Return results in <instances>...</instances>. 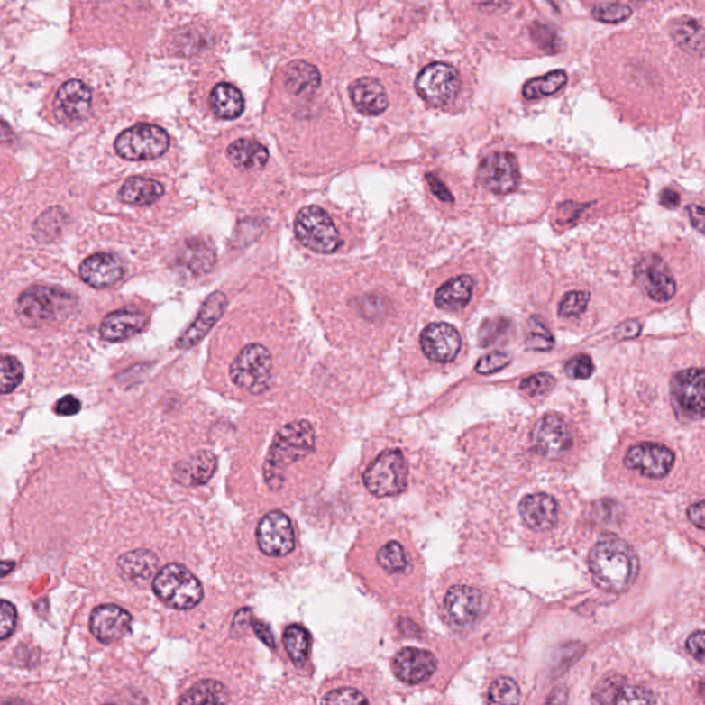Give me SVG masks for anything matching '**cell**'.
Listing matches in <instances>:
<instances>
[{"mask_svg":"<svg viewBox=\"0 0 705 705\" xmlns=\"http://www.w3.org/2000/svg\"><path fill=\"white\" fill-rule=\"evenodd\" d=\"M210 106L219 119H237L244 112V96L233 85L219 83L211 91Z\"/></svg>","mask_w":705,"mask_h":705,"instance_id":"32","label":"cell"},{"mask_svg":"<svg viewBox=\"0 0 705 705\" xmlns=\"http://www.w3.org/2000/svg\"><path fill=\"white\" fill-rule=\"evenodd\" d=\"M427 182H429V188L430 190H432L433 195L435 196V197L440 198L441 201H445V203H453V196H452V193L449 192L448 188H446V185L444 184L443 181H441L440 179H438L437 175L435 174H427Z\"/></svg>","mask_w":705,"mask_h":705,"instance_id":"51","label":"cell"},{"mask_svg":"<svg viewBox=\"0 0 705 705\" xmlns=\"http://www.w3.org/2000/svg\"><path fill=\"white\" fill-rule=\"evenodd\" d=\"M294 228L298 240L317 254H333L341 245L333 218L317 206L302 208L295 218Z\"/></svg>","mask_w":705,"mask_h":705,"instance_id":"4","label":"cell"},{"mask_svg":"<svg viewBox=\"0 0 705 705\" xmlns=\"http://www.w3.org/2000/svg\"><path fill=\"white\" fill-rule=\"evenodd\" d=\"M508 364H510V356L508 354L503 352H493L478 360L475 370L481 375H490V373L503 370Z\"/></svg>","mask_w":705,"mask_h":705,"instance_id":"46","label":"cell"},{"mask_svg":"<svg viewBox=\"0 0 705 705\" xmlns=\"http://www.w3.org/2000/svg\"><path fill=\"white\" fill-rule=\"evenodd\" d=\"M352 105L365 116H378L388 109L389 98L385 87L373 78H360L350 86Z\"/></svg>","mask_w":705,"mask_h":705,"instance_id":"24","label":"cell"},{"mask_svg":"<svg viewBox=\"0 0 705 705\" xmlns=\"http://www.w3.org/2000/svg\"><path fill=\"white\" fill-rule=\"evenodd\" d=\"M315 429L307 420H297L284 426L274 437L263 467L269 488L280 490L289 464L307 458L315 451Z\"/></svg>","mask_w":705,"mask_h":705,"instance_id":"2","label":"cell"},{"mask_svg":"<svg viewBox=\"0 0 705 705\" xmlns=\"http://www.w3.org/2000/svg\"><path fill=\"white\" fill-rule=\"evenodd\" d=\"M231 378L237 388L251 394L268 390L271 380V356L262 344L252 343L240 352L231 365Z\"/></svg>","mask_w":705,"mask_h":705,"instance_id":"7","label":"cell"},{"mask_svg":"<svg viewBox=\"0 0 705 705\" xmlns=\"http://www.w3.org/2000/svg\"><path fill=\"white\" fill-rule=\"evenodd\" d=\"M284 83L294 96H310L320 87V72L309 62L294 61L284 72Z\"/></svg>","mask_w":705,"mask_h":705,"instance_id":"29","label":"cell"},{"mask_svg":"<svg viewBox=\"0 0 705 705\" xmlns=\"http://www.w3.org/2000/svg\"><path fill=\"white\" fill-rule=\"evenodd\" d=\"M420 98L432 106L451 104L461 90V79L455 68L444 62L427 65L415 83Z\"/></svg>","mask_w":705,"mask_h":705,"instance_id":"9","label":"cell"},{"mask_svg":"<svg viewBox=\"0 0 705 705\" xmlns=\"http://www.w3.org/2000/svg\"><path fill=\"white\" fill-rule=\"evenodd\" d=\"M163 193V185L156 179L133 177L123 185L119 198L125 205L151 206L156 203Z\"/></svg>","mask_w":705,"mask_h":705,"instance_id":"31","label":"cell"},{"mask_svg":"<svg viewBox=\"0 0 705 705\" xmlns=\"http://www.w3.org/2000/svg\"><path fill=\"white\" fill-rule=\"evenodd\" d=\"M158 555L149 550H134L123 554L117 561L123 576L133 581H146L158 573Z\"/></svg>","mask_w":705,"mask_h":705,"instance_id":"30","label":"cell"},{"mask_svg":"<svg viewBox=\"0 0 705 705\" xmlns=\"http://www.w3.org/2000/svg\"><path fill=\"white\" fill-rule=\"evenodd\" d=\"M673 36L679 46L685 47V49L691 50V51H697L700 53L702 51V44H704V33H702L701 23H697L696 20H691V18H681L673 23Z\"/></svg>","mask_w":705,"mask_h":705,"instance_id":"36","label":"cell"},{"mask_svg":"<svg viewBox=\"0 0 705 705\" xmlns=\"http://www.w3.org/2000/svg\"><path fill=\"white\" fill-rule=\"evenodd\" d=\"M182 263L190 269V271H207L215 261L213 248L206 242L193 240L188 247H185L182 254Z\"/></svg>","mask_w":705,"mask_h":705,"instance_id":"37","label":"cell"},{"mask_svg":"<svg viewBox=\"0 0 705 705\" xmlns=\"http://www.w3.org/2000/svg\"><path fill=\"white\" fill-rule=\"evenodd\" d=\"M132 615L112 603L96 607L90 616L91 634L105 645L124 638L132 629Z\"/></svg>","mask_w":705,"mask_h":705,"instance_id":"18","label":"cell"},{"mask_svg":"<svg viewBox=\"0 0 705 705\" xmlns=\"http://www.w3.org/2000/svg\"><path fill=\"white\" fill-rule=\"evenodd\" d=\"M590 294L584 291L566 292L558 307V315L563 317H577L586 312L589 307Z\"/></svg>","mask_w":705,"mask_h":705,"instance_id":"42","label":"cell"},{"mask_svg":"<svg viewBox=\"0 0 705 705\" xmlns=\"http://www.w3.org/2000/svg\"><path fill=\"white\" fill-rule=\"evenodd\" d=\"M324 702L326 704H362V702H368V700L356 689L342 688L326 694L324 697Z\"/></svg>","mask_w":705,"mask_h":705,"instance_id":"49","label":"cell"},{"mask_svg":"<svg viewBox=\"0 0 705 705\" xmlns=\"http://www.w3.org/2000/svg\"><path fill=\"white\" fill-rule=\"evenodd\" d=\"M17 609L9 600H0V641L9 638L17 626Z\"/></svg>","mask_w":705,"mask_h":705,"instance_id":"47","label":"cell"},{"mask_svg":"<svg viewBox=\"0 0 705 705\" xmlns=\"http://www.w3.org/2000/svg\"><path fill=\"white\" fill-rule=\"evenodd\" d=\"M565 371L569 378L587 380L594 373V364H592V360L586 354H579V356L573 357V359L566 362Z\"/></svg>","mask_w":705,"mask_h":705,"instance_id":"48","label":"cell"},{"mask_svg":"<svg viewBox=\"0 0 705 705\" xmlns=\"http://www.w3.org/2000/svg\"><path fill=\"white\" fill-rule=\"evenodd\" d=\"M689 213H691V221L694 228L702 232V226H704V208L701 206H691L689 208Z\"/></svg>","mask_w":705,"mask_h":705,"instance_id":"57","label":"cell"},{"mask_svg":"<svg viewBox=\"0 0 705 705\" xmlns=\"http://www.w3.org/2000/svg\"><path fill=\"white\" fill-rule=\"evenodd\" d=\"M228 305V299L222 292H214L206 299L201 307L196 320L190 324L189 328L179 336L177 341V347L182 350L190 349L200 343L205 336L213 330V326L218 323L219 318L224 315V309Z\"/></svg>","mask_w":705,"mask_h":705,"instance_id":"20","label":"cell"},{"mask_svg":"<svg viewBox=\"0 0 705 705\" xmlns=\"http://www.w3.org/2000/svg\"><path fill=\"white\" fill-rule=\"evenodd\" d=\"M535 448L547 459H558L573 445L571 429L558 415L548 414L536 423L532 435Z\"/></svg>","mask_w":705,"mask_h":705,"instance_id":"13","label":"cell"},{"mask_svg":"<svg viewBox=\"0 0 705 705\" xmlns=\"http://www.w3.org/2000/svg\"><path fill=\"white\" fill-rule=\"evenodd\" d=\"M519 514L532 531H548L557 524L558 503L547 493H534L522 499Z\"/></svg>","mask_w":705,"mask_h":705,"instance_id":"22","label":"cell"},{"mask_svg":"<svg viewBox=\"0 0 705 705\" xmlns=\"http://www.w3.org/2000/svg\"><path fill=\"white\" fill-rule=\"evenodd\" d=\"M226 688L218 681H203L179 700L182 704H218L228 700Z\"/></svg>","mask_w":705,"mask_h":705,"instance_id":"35","label":"cell"},{"mask_svg":"<svg viewBox=\"0 0 705 705\" xmlns=\"http://www.w3.org/2000/svg\"><path fill=\"white\" fill-rule=\"evenodd\" d=\"M688 517L691 524L696 525L699 529H704V501H699L696 505L691 506L688 510Z\"/></svg>","mask_w":705,"mask_h":705,"instance_id":"55","label":"cell"},{"mask_svg":"<svg viewBox=\"0 0 705 705\" xmlns=\"http://www.w3.org/2000/svg\"><path fill=\"white\" fill-rule=\"evenodd\" d=\"M248 623L251 624V627H252V629H254V633L257 634L258 638H260L263 644L268 645V646L271 647V649L276 647L273 636H271V631L270 628H269L268 624H265L261 620H255L254 616L252 615L250 616V620H248Z\"/></svg>","mask_w":705,"mask_h":705,"instance_id":"53","label":"cell"},{"mask_svg":"<svg viewBox=\"0 0 705 705\" xmlns=\"http://www.w3.org/2000/svg\"><path fill=\"white\" fill-rule=\"evenodd\" d=\"M310 634L302 626H289L284 633V646L288 653L289 659L295 665L300 667L307 662L310 650Z\"/></svg>","mask_w":705,"mask_h":705,"instance_id":"34","label":"cell"},{"mask_svg":"<svg viewBox=\"0 0 705 705\" xmlns=\"http://www.w3.org/2000/svg\"><path fill=\"white\" fill-rule=\"evenodd\" d=\"M91 94L90 88L80 80H69L61 86L57 94V108L70 120L83 119L90 111Z\"/></svg>","mask_w":705,"mask_h":705,"instance_id":"26","label":"cell"},{"mask_svg":"<svg viewBox=\"0 0 705 705\" xmlns=\"http://www.w3.org/2000/svg\"><path fill=\"white\" fill-rule=\"evenodd\" d=\"M525 343H526L527 349L536 350V352H547V350L553 349L554 336L542 321L537 320L536 317H532L531 320L527 321Z\"/></svg>","mask_w":705,"mask_h":705,"instance_id":"40","label":"cell"},{"mask_svg":"<svg viewBox=\"0 0 705 705\" xmlns=\"http://www.w3.org/2000/svg\"><path fill=\"white\" fill-rule=\"evenodd\" d=\"M636 277L639 287L656 302H667L675 295V279L664 261L656 255H649L639 261Z\"/></svg>","mask_w":705,"mask_h":705,"instance_id":"15","label":"cell"},{"mask_svg":"<svg viewBox=\"0 0 705 705\" xmlns=\"http://www.w3.org/2000/svg\"><path fill=\"white\" fill-rule=\"evenodd\" d=\"M437 659L433 653L417 647L399 650L393 660L397 678L408 685L425 682L435 673Z\"/></svg>","mask_w":705,"mask_h":705,"instance_id":"19","label":"cell"},{"mask_svg":"<svg viewBox=\"0 0 705 705\" xmlns=\"http://www.w3.org/2000/svg\"><path fill=\"white\" fill-rule=\"evenodd\" d=\"M148 324V316L140 310L122 309L109 313L99 326L105 341L122 342L137 335Z\"/></svg>","mask_w":705,"mask_h":705,"instance_id":"23","label":"cell"},{"mask_svg":"<svg viewBox=\"0 0 705 705\" xmlns=\"http://www.w3.org/2000/svg\"><path fill=\"white\" fill-rule=\"evenodd\" d=\"M23 380V364L14 357H0V394L12 393L21 385Z\"/></svg>","mask_w":705,"mask_h":705,"instance_id":"38","label":"cell"},{"mask_svg":"<svg viewBox=\"0 0 705 705\" xmlns=\"http://www.w3.org/2000/svg\"><path fill=\"white\" fill-rule=\"evenodd\" d=\"M675 455L662 444L642 443L627 452L624 463L645 477L663 478L673 470Z\"/></svg>","mask_w":705,"mask_h":705,"instance_id":"14","label":"cell"},{"mask_svg":"<svg viewBox=\"0 0 705 705\" xmlns=\"http://www.w3.org/2000/svg\"><path fill=\"white\" fill-rule=\"evenodd\" d=\"M704 631H696L688 639V650L699 662H704Z\"/></svg>","mask_w":705,"mask_h":705,"instance_id":"54","label":"cell"},{"mask_svg":"<svg viewBox=\"0 0 705 705\" xmlns=\"http://www.w3.org/2000/svg\"><path fill=\"white\" fill-rule=\"evenodd\" d=\"M215 470V456L211 452H198L175 466L174 478L185 487H197L210 481Z\"/></svg>","mask_w":705,"mask_h":705,"instance_id":"25","label":"cell"},{"mask_svg":"<svg viewBox=\"0 0 705 705\" xmlns=\"http://www.w3.org/2000/svg\"><path fill=\"white\" fill-rule=\"evenodd\" d=\"M474 280L470 276H458L446 281L435 292V302L437 307L449 312H458L469 305L472 297Z\"/></svg>","mask_w":705,"mask_h":705,"instance_id":"28","label":"cell"},{"mask_svg":"<svg viewBox=\"0 0 705 705\" xmlns=\"http://www.w3.org/2000/svg\"><path fill=\"white\" fill-rule=\"evenodd\" d=\"M594 17L602 23H616L627 20L631 15V9L621 4H602L595 7Z\"/></svg>","mask_w":705,"mask_h":705,"instance_id":"43","label":"cell"},{"mask_svg":"<svg viewBox=\"0 0 705 705\" xmlns=\"http://www.w3.org/2000/svg\"><path fill=\"white\" fill-rule=\"evenodd\" d=\"M378 563L385 571L390 573H398L406 571L408 566L406 550L397 542H389L378 551Z\"/></svg>","mask_w":705,"mask_h":705,"instance_id":"39","label":"cell"},{"mask_svg":"<svg viewBox=\"0 0 705 705\" xmlns=\"http://www.w3.org/2000/svg\"><path fill=\"white\" fill-rule=\"evenodd\" d=\"M568 83V75L563 70H553L545 77L529 80L524 87V96L529 101L545 98L563 90Z\"/></svg>","mask_w":705,"mask_h":705,"instance_id":"33","label":"cell"},{"mask_svg":"<svg viewBox=\"0 0 705 705\" xmlns=\"http://www.w3.org/2000/svg\"><path fill=\"white\" fill-rule=\"evenodd\" d=\"M408 484V463L398 449L380 453L364 474V485L372 495L386 498L404 492Z\"/></svg>","mask_w":705,"mask_h":705,"instance_id":"5","label":"cell"},{"mask_svg":"<svg viewBox=\"0 0 705 705\" xmlns=\"http://www.w3.org/2000/svg\"><path fill=\"white\" fill-rule=\"evenodd\" d=\"M589 568L600 589L623 592L633 586L639 573V558L628 543L616 535H603L589 555Z\"/></svg>","mask_w":705,"mask_h":705,"instance_id":"1","label":"cell"},{"mask_svg":"<svg viewBox=\"0 0 705 705\" xmlns=\"http://www.w3.org/2000/svg\"><path fill=\"white\" fill-rule=\"evenodd\" d=\"M612 702L615 704H649V702H656V699L644 688L626 686L615 694Z\"/></svg>","mask_w":705,"mask_h":705,"instance_id":"45","label":"cell"},{"mask_svg":"<svg viewBox=\"0 0 705 705\" xmlns=\"http://www.w3.org/2000/svg\"><path fill=\"white\" fill-rule=\"evenodd\" d=\"M705 376L701 368L681 371L671 380V398L679 415L701 419L704 415Z\"/></svg>","mask_w":705,"mask_h":705,"instance_id":"10","label":"cell"},{"mask_svg":"<svg viewBox=\"0 0 705 705\" xmlns=\"http://www.w3.org/2000/svg\"><path fill=\"white\" fill-rule=\"evenodd\" d=\"M488 697L492 704H516L519 701L521 691L513 679L499 678L490 685Z\"/></svg>","mask_w":705,"mask_h":705,"instance_id":"41","label":"cell"},{"mask_svg":"<svg viewBox=\"0 0 705 705\" xmlns=\"http://www.w3.org/2000/svg\"><path fill=\"white\" fill-rule=\"evenodd\" d=\"M660 203L664 206L665 208H676L681 203V197L678 193L673 189H664L660 195Z\"/></svg>","mask_w":705,"mask_h":705,"instance_id":"56","label":"cell"},{"mask_svg":"<svg viewBox=\"0 0 705 705\" xmlns=\"http://www.w3.org/2000/svg\"><path fill=\"white\" fill-rule=\"evenodd\" d=\"M554 386H555V380L553 376L548 373H536V375L529 376L526 380H522L519 388L527 396L535 397L548 393Z\"/></svg>","mask_w":705,"mask_h":705,"instance_id":"44","label":"cell"},{"mask_svg":"<svg viewBox=\"0 0 705 705\" xmlns=\"http://www.w3.org/2000/svg\"><path fill=\"white\" fill-rule=\"evenodd\" d=\"M258 545L270 557H284L295 548L291 521L281 511H270L261 519L257 529Z\"/></svg>","mask_w":705,"mask_h":705,"instance_id":"11","label":"cell"},{"mask_svg":"<svg viewBox=\"0 0 705 705\" xmlns=\"http://www.w3.org/2000/svg\"><path fill=\"white\" fill-rule=\"evenodd\" d=\"M226 155L231 163L243 171L262 169L269 160V151L266 146L247 138L232 142L226 151Z\"/></svg>","mask_w":705,"mask_h":705,"instance_id":"27","label":"cell"},{"mask_svg":"<svg viewBox=\"0 0 705 705\" xmlns=\"http://www.w3.org/2000/svg\"><path fill=\"white\" fill-rule=\"evenodd\" d=\"M420 346L432 362H451L461 352V334L451 324L433 323L422 331Z\"/></svg>","mask_w":705,"mask_h":705,"instance_id":"16","label":"cell"},{"mask_svg":"<svg viewBox=\"0 0 705 705\" xmlns=\"http://www.w3.org/2000/svg\"><path fill=\"white\" fill-rule=\"evenodd\" d=\"M79 273L82 280L88 286L94 288H108L122 279L124 265L117 255L98 252L83 261Z\"/></svg>","mask_w":705,"mask_h":705,"instance_id":"21","label":"cell"},{"mask_svg":"<svg viewBox=\"0 0 705 705\" xmlns=\"http://www.w3.org/2000/svg\"><path fill=\"white\" fill-rule=\"evenodd\" d=\"M73 300L69 294L53 287H31L18 298L17 312L28 323L41 325L64 313Z\"/></svg>","mask_w":705,"mask_h":705,"instance_id":"8","label":"cell"},{"mask_svg":"<svg viewBox=\"0 0 705 705\" xmlns=\"http://www.w3.org/2000/svg\"><path fill=\"white\" fill-rule=\"evenodd\" d=\"M477 175L482 187L498 195L513 192L518 187V163L511 153L499 152L488 156L478 167Z\"/></svg>","mask_w":705,"mask_h":705,"instance_id":"12","label":"cell"},{"mask_svg":"<svg viewBox=\"0 0 705 705\" xmlns=\"http://www.w3.org/2000/svg\"><path fill=\"white\" fill-rule=\"evenodd\" d=\"M80 409H82V404H80L79 399L69 394V396H65L59 399L54 411L60 417H73V415L79 414Z\"/></svg>","mask_w":705,"mask_h":705,"instance_id":"50","label":"cell"},{"mask_svg":"<svg viewBox=\"0 0 705 705\" xmlns=\"http://www.w3.org/2000/svg\"><path fill=\"white\" fill-rule=\"evenodd\" d=\"M13 568H14V563H9V561H6V563H0V573L2 574L9 573Z\"/></svg>","mask_w":705,"mask_h":705,"instance_id":"58","label":"cell"},{"mask_svg":"<svg viewBox=\"0 0 705 705\" xmlns=\"http://www.w3.org/2000/svg\"><path fill=\"white\" fill-rule=\"evenodd\" d=\"M444 607L453 626L469 627L484 612V595L474 587H451L444 600Z\"/></svg>","mask_w":705,"mask_h":705,"instance_id":"17","label":"cell"},{"mask_svg":"<svg viewBox=\"0 0 705 705\" xmlns=\"http://www.w3.org/2000/svg\"><path fill=\"white\" fill-rule=\"evenodd\" d=\"M642 333V325L638 321L629 320L618 326L615 331V338L618 341H627V339L638 338Z\"/></svg>","mask_w":705,"mask_h":705,"instance_id":"52","label":"cell"},{"mask_svg":"<svg viewBox=\"0 0 705 705\" xmlns=\"http://www.w3.org/2000/svg\"><path fill=\"white\" fill-rule=\"evenodd\" d=\"M153 591L172 609H192L203 600L197 577L179 563H169L156 573Z\"/></svg>","mask_w":705,"mask_h":705,"instance_id":"3","label":"cell"},{"mask_svg":"<svg viewBox=\"0 0 705 705\" xmlns=\"http://www.w3.org/2000/svg\"><path fill=\"white\" fill-rule=\"evenodd\" d=\"M169 148V135L155 124L134 125L123 132L114 142L117 155L125 160H153L160 158Z\"/></svg>","mask_w":705,"mask_h":705,"instance_id":"6","label":"cell"}]
</instances>
